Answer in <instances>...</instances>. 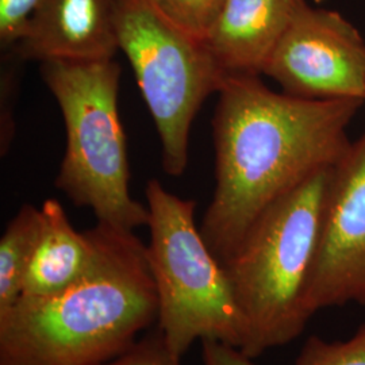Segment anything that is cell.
Segmentation results:
<instances>
[{"label": "cell", "mask_w": 365, "mask_h": 365, "mask_svg": "<svg viewBox=\"0 0 365 365\" xmlns=\"http://www.w3.org/2000/svg\"><path fill=\"white\" fill-rule=\"evenodd\" d=\"M364 102L306 101L274 92L260 76H229L212 118L215 191L200 227L223 262L279 197L334 167Z\"/></svg>", "instance_id": "cell-1"}, {"label": "cell", "mask_w": 365, "mask_h": 365, "mask_svg": "<svg viewBox=\"0 0 365 365\" xmlns=\"http://www.w3.org/2000/svg\"><path fill=\"white\" fill-rule=\"evenodd\" d=\"M95 259L78 283L52 297H21L0 313V365H106L157 322L146 245L98 222Z\"/></svg>", "instance_id": "cell-2"}, {"label": "cell", "mask_w": 365, "mask_h": 365, "mask_svg": "<svg viewBox=\"0 0 365 365\" xmlns=\"http://www.w3.org/2000/svg\"><path fill=\"white\" fill-rule=\"evenodd\" d=\"M331 170L279 197L222 262L248 329L240 351L253 360L298 339L312 319L306 292Z\"/></svg>", "instance_id": "cell-3"}, {"label": "cell", "mask_w": 365, "mask_h": 365, "mask_svg": "<svg viewBox=\"0 0 365 365\" xmlns=\"http://www.w3.org/2000/svg\"><path fill=\"white\" fill-rule=\"evenodd\" d=\"M122 68L114 58L48 61L43 83L66 122V150L56 185L98 222L134 232L148 226L149 209L130 195L126 135L118 111Z\"/></svg>", "instance_id": "cell-4"}, {"label": "cell", "mask_w": 365, "mask_h": 365, "mask_svg": "<svg viewBox=\"0 0 365 365\" xmlns=\"http://www.w3.org/2000/svg\"><path fill=\"white\" fill-rule=\"evenodd\" d=\"M150 242L146 256L156 284L157 329L179 359L212 339L241 349L248 329L229 276L195 222L196 202L152 179L145 188Z\"/></svg>", "instance_id": "cell-5"}, {"label": "cell", "mask_w": 365, "mask_h": 365, "mask_svg": "<svg viewBox=\"0 0 365 365\" xmlns=\"http://www.w3.org/2000/svg\"><path fill=\"white\" fill-rule=\"evenodd\" d=\"M117 29L161 140L164 170L182 176L194 118L229 76L205 41L170 24L149 0H117Z\"/></svg>", "instance_id": "cell-6"}, {"label": "cell", "mask_w": 365, "mask_h": 365, "mask_svg": "<svg viewBox=\"0 0 365 365\" xmlns=\"http://www.w3.org/2000/svg\"><path fill=\"white\" fill-rule=\"evenodd\" d=\"M262 75L294 98L365 103V39L341 14L304 1Z\"/></svg>", "instance_id": "cell-7"}, {"label": "cell", "mask_w": 365, "mask_h": 365, "mask_svg": "<svg viewBox=\"0 0 365 365\" xmlns=\"http://www.w3.org/2000/svg\"><path fill=\"white\" fill-rule=\"evenodd\" d=\"M365 306V131L333 167L306 292L310 317Z\"/></svg>", "instance_id": "cell-8"}, {"label": "cell", "mask_w": 365, "mask_h": 365, "mask_svg": "<svg viewBox=\"0 0 365 365\" xmlns=\"http://www.w3.org/2000/svg\"><path fill=\"white\" fill-rule=\"evenodd\" d=\"M119 49L117 0H41L11 53L22 61H98Z\"/></svg>", "instance_id": "cell-9"}, {"label": "cell", "mask_w": 365, "mask_h": 365, "mask_svg": "<svg viewBox=\"0 0 365 365\" xmlns=\"http://www.w3.org/2000/svg\"><path fill=\"white\" fill-rule=\"evenodd\" d=\"M306 0H225L205 43L227 76H260Z\"/></svg>", "instance_id": "cell-10"}, {"label": "cell", "mask_w": 365, "mask_h": 365, "mask_svg": "<svg viewBox=\"0 0 365 365\" xmlns=\"http://www.w3.org/2000/svg\"><path fill=\"white\" fill-rule=\"evenodd\" d=\"M41 214V233L22 297H52L66 291L86 276L95 259L91 229L75 230L58 200L46 199Z\"/></svg>", "instance_id": "cell-11"}, {"label": "cell", "mask_w": 365, "mask_h": 365, "mask_svg": "<svg viewBox=\"0 0 365 365\" xmlns=\"http://www.w3.org/2000/svg\"><path fill=\"white\" fill-rule=\"evenodd\" d=\"M42 225L41 209L24 205L0 240V313L22 297L24 283Z\"/></svg>", "instance_id": "cell-12"}, {"label": "cell", "mask_w": 365, "mask_h": 365, "mask_svg": "<svg viewBox=\"0 0 365 365\" xmlns=\"http://www.w3.org/2000/svg\"><path fill=\"white\" fill-rule=\"evenodd\" d=\"M200 342L203 365H256L238 348L212 339ZM297 365H365V324L344 341L312 336L304 342Z\"/></svg>", "instance_id": "cell-13"}, {"label": "cell", "mask_w": 365, "mask_h": 365, "mask_svg": "<svg viewBox=\"0 0 365 365\" xmlns=\"http://www.w3.org/2000/svg\"><path fill=\"white\" fill-rule=\"evenodd\" d=\"M149 3L170 24L205 41L225 0H149Z\"/></svg>", "instance_id": "cell-14"}, {"label": "cell", "mask_w": 365, "mask_h": 365, "mask_svg": "<svg viewBox=\"0 0 365 365\" xmlns=\"http://www.w3.org/2000/svg\"><path fill=\"white\" fill-rule=\"evenodd\" d=\"M106 365H182V359L170 353L161 331L157 329Z\"/></svg>", "instance_id": "cell-15"}, {"label": "cell", "mask_w": 365, "mask_h": 365, "mask_svg": "<svg viewBox=\"0 0 365 365\" xmlns=\"http://www.w3.org/2000/svg\"><path fill=\"white\" fill-rule=\"evenodd\" d=\"M41 0H0V45L11 51Z\"/></svg>", "instance_id": "cell-16"}, {"label": "cell", "mask_w": 365, "mask_h": 365, "mask_svg": "<svg viewBox=\"0 0 365 365\" xmlns=\"http://www.w3.org/2000/svg\"><path fill=\"white\" fill-rule=\"evenodd\" d=\"M315 3H321V1H324V0H314Z\"/></svg>", "instance_id": "cell-17"}]
</instances>
